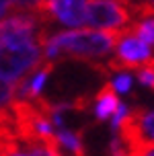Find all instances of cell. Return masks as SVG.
<instances>
[{
	"mask_svg": "<svg viewBox=\"0 0 154 156\" xmlns=\"http://www.w3.org/2000/svg\"><path fill=\"white\" fill-rule=\"evenodd\" d=\"M49 23L37 12H13L0 21V45H45Z\"/></svg>",
	"mask_w": 154,
	"mask_h": 156,
	"instance_id": "7a4b0ae2",
	"label": "cell"
},
{
	"mask_svg": "<svg viewBox=\"0 0 154 156\" xmlns=\"http://www.w3.org/2000/svg\"><path fill=\"white\" fill-rule=\"evenodd\" d=\"M0 129H13L15 132V121L10 111H0Z\"/></svg>",
	"mask_w": 154,
	"mask_h": 156,
	"instance_id": "7c38bea8",
	"label": "cell"
},
{
	"mask_svg": "<svg viewBox=\"0 0 154 156\" xmlns=\"http://www.w3.org/2000/svg\"><path fill=\"white\" fill-rule=\"evenodd\" d=\"M134 19L125 2L117 0H91L86 4V23L95 31H125Z\"/></svg>",
	"mask_w": 154,
	"mask_h": 156,
	"instance_id": "5b68a950",
	"label": "cell"
},
{
	"mask_svg": "<svg viewBox=\"0 0 154 156\" xmlns=\"http://www.w3.org/2000/svg\"><path fill=\"white\" fill-rule=\"evenodd\" d=\"M144 2H148V4H154V0H144Z\"/></svg>",
	"mask_w": 154,
	"mask_h": 156,
	"instance_id": "2e32d148",
	"label": "cell"
},
{
	"mask_svg": "<svg viewBox=\"0 0 154 156\" xmlns=\"http://www.w3.org/2000/svg\"><path fill=\"white\" fill-rule=\"evenodd\" d=\"M111 86H113L115 93L127 94L131 90V76L127 74V72H121V74H117V76L111 80Z\"/></svg>",
	"mask_w": 154,
	"mask_h": 156,
	"instance_id": "8fae6325",
	"label": "cell"
},
{
	"mask_svg": "<svg viewBox=\"0 0 154 156\" xmlns=\"http://www.w3.org/2000/svg\"><path fill=\"white\" fill-rule=\"evenodd\" d=\"M123 31H95V29H78L49 35L43 45L45 62H58L60 58H72L91 64L92 68L101 64L115 51ZM109 60V58H107Z\"/></svg>",
	"mask_w": 154,
	"mask_h": 156,
	"instance_id": "6da1fadb",
	"label": "cell"
},
{
	"mask_svg": "<svg viewBox=\"0 0 154 156\" xmlns=\"http://www.w3.org/2000/svg\"><path fill=\"white\" fill-rule=\"evenodd\" d=\"M15 10V12H29L27 10V0H0V21H4V16Z\"/></svg>",
	"mask_w": 154,
	"mask_h": 156,
	"instance_id": "30bf717a",
	"label": "cell"
},
{
	"mask_svg": "<svg viewBox=\"0 0 154 156\" xmlns=\"http://www.w3.org/2000/svg\"><path fill=\"white\" fill-rule=\"evenodd\" d=\"M45 64L41 45H0V78L8 82H21L31 72Z\"/></svg>",
	"mask_w": 154,
	"mask_h": 156,
	"instance_id": "3957f363",
	"label": "cell"
},
{
	"mask_svg": "<svg viewBox=\"0 0 154 156\" xmlns=\"http://www.w3.org/2000/svg\"><path fill=\"white\" fill-rule=\"evenodd\" d=\"M117 107H119V99H117V93L113 90V86L111 82L101 86V90L95 94V117H97V121H107L111 117L115 115Z\"/></svg>",
	"mask_w": 154,
	"mask_h": 156,
	"instance_id": "52a82bcc",
	"label": "cell"
},
{
	"mask_svg": "<svg viewBox=\"0 0 154 156\" xmlns=\"http://www.w3.org/2000/svg\"><path fill=\"white\" fill-rule=\"evenodd\" d=\"M41 4V0H27V10L29 12H35V8Z\"/></svg>",
	"mask_w": 154,
	"mask_h": 156,
	"instance_id": "4fadbf2b",
	"label": "cell"
},
{
	"mask_svg": "<svg viewBox=\"0 0 154 156\" xmlns=\"http://www.w3.org/2000/svg\"><path fill=\"white\" fill-rule=\"evenodd\" d=\"M86 0H41L35 12L49 25L58 21L66 27L78 29L86 23Z\"/></svg>",
	"mask_w": 154,
	"mask_h": 156,
	"instance_id": "8992f818",
	"label": "cell"
},
{
	"mask_svg": "<svg viewBox=\"0 0 154 156\" xmlns=\"http://www.w3.org/2000/svg\"><path fill=\"white\" fill-rule=\"evenodd\" d=\"M115 133L123 142L127 154H136L140 148L154 144V109L146 111L142 107L130 109V113L119 123Z\"/></svg>",
	"mask_w": 154,
	"mask_h": 156,
	"instance_id": "277c9868",
	"label": "cell"
},
{
	"mask_svg": "<svg viewBox=\"0 0 154 156\" xmlns=\"http://www.w3.org/2000/svg\"><path fill=\"white\" fill-rule=\"evenodd\" d=\"M127 31L138 37L140 41H144L146 45L152 47L154 45V19H144V21H138V23H131V27Z\"/></svg>",
	"mask_w": 154,
	"mask_h": 156,
	"instance_id": "ba28073f",
	"label": "cell"
},
{
	"mask_svg": "<svg viewBox=\"0 0 154 156\" xmlns=\"http://www.w3.org/2000/svg\"><path fill=\"white\" fill-rule=\"evenodd\" d=\"M125 156H130V154H125Z\"/></svg>",
	"mask_w": 154,
	"mask_h": 156,
	"instance_id": "e0dca14e",
	"label": "cell"
},
{
	"mask_svg": "<svg viewBox=\"0 0 154 156\" xmlns=\"http://www.w3.org/2000/svg\"><path fill=\"white\" fill-rule=\"evenodd\" d=\"M146 66H148V68H150V70H152V74H154V58H152V60H150V62L146 64ZM150 88H152V90H154V80H152V86H150Z\"/></svg>",
	"mask_w": 154,
	"mask_h": 156,
	"instance_id": "5bb4252c",
	"label": "cell"
},
{
	"mask_svg": "<svg viewBox=\"0 0 154 156\" xmlns=\"http://www.w3.org/2000/svg\"><path fill=\"white\" fill-rule=\"evenodd\" d=\"M15 101H16V84L0 78V111H10Z\"/></svg>",
	"mask_w": 154,
	"mask_h": 156,
	"instance_id": "9c48e42d",
	"label": "cell"
},
{
	"mask_svg": "<svg viewBox=\"0 0 154 156\" xmlns=\"http://www.w3.org/2000/svg\"><path fill=\"white\" fill-rule=\"evenodd\" d=\"M15 156H29V154H23V152H19V154H15Z\"/></svg>",
	"mask_w": 154,
	"mask_h": 156,
	"instance_id": "9a60e30c",
	"label": "cell"
}]
</instances>
